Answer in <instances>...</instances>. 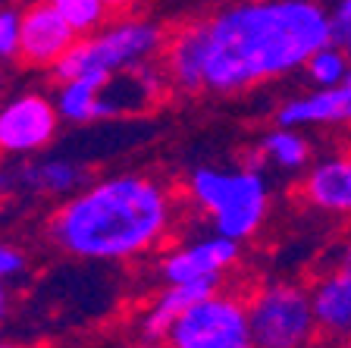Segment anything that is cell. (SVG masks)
<instances>
[{
    "label": "cell",
    "mask_w": 351,
    "mask_h": 348,
    "mask_svg": "<svg viewBox=\"0 0 351 348\" xmlns=\"http://www.w3.org/2000/svg\"><path fill=\"white\" fill-rule=\"evenodd\" d=\"M301 201L323 217H351V154L311 160L301 176Z\"/></svg>",
    "instance_id": "8fae6325"
},
{
    "label": "cell",
    "mask_w": 351,
    "mask_h": 348,
    "mask_svg": "<svg viewBox=\"0 0 351 348\" xmlns=\"http://www.w3.org/2000/svg\"><path fill=\"white\" fill-rule=\"evenodd\" d=\"M167 85V69L154 63H138L129 69H117V73H88L79 79L60 82L57 110L69 123L135 116L160 101Z\"/></svg>",
    "instance_id": "3957f363"
},
{
    "label": "cell",
    "mask_w": 351,
    "mask_h": 348,
    "mask_svg": "<svg viewBox=\"0 0 351 348\" xmlns=\"http://www.w3.org/2000/svg\"><path fill=\"white\" fill-rule=\"evenodd\" d=\"M311 305H314L320 342L339 348H351V279L339 267L320 273L311 283Z\"/></svg>",
    "instance_id": "4fadbf2b"
},
{
    "label": "cell",
    "mask_w": 351,
    "mask_h": 348,
    "mask_svg": "<svg viewBox=\"0 0 351 348\" xmlns=\"http://www.w3.org/2000/svg\"><path fill=\"white\" fill-rule=\"evenodd\" d=\"M257 157L263 163H270V167L282 170V173H304L311 167V160H314V148H311V141L301 129L276 123V129H270L261 138Z\"/></svg>",
    "instance_id": "2e32d148"
},
{
    "label": "cell",
    "mask_w": 351,
    "mask_h": 348,
    "mask_svg": "<svg viewBox=\"0 0 351 348\" xmlns=\"http://www.w3.org/2000/svg\"><path fill=\"white\" fill-rule=\"evenodd\" d=\"M129 348H169L167 342H147V339H141L138 345H129Z\"/></svg>",
    "instance_id": "cb8c5ba5"
},
{
    "label": "cell",
    "mask_w": 351,
    "mask_h": 348,
    "mask_svg": "<svg viewBox=\"0 0 351 348\" xmlns=\"http://www.w3.org/2000/svg\"><path fill=\"white\" fill-rule=\"evenodd\" d=\"M85 170L66 157L51 160H22L0 170V192H22L38 198H63L82 189Z\"/></svg>",
    "instance_id": "7c38bea8"
},
{
    "label": "cell",
    "mask_w": 351,
    "mask_h": 348,
    "mask_svg": "<svg viewBox=\"0 0 351 348\" xmlns=\"http://www.w3.org/2000/svg\"><path fill=\"white\" fill-rule=\"evenodd\" d=\"M0 348H13V345H7V342H0Z\"/></svg>",
    "instance_id": "d4e9b609"
},
{
    "label": "cell",
    "mask_w": 351,
    "mask_h": 348,
    "mask_svg": "<svg viewBox=\"0 0 351 348\" xmlns=\"http://www.w3.org/2000/svg\"><path fill=\"white\" fill-rule=\"evenodd\" d=\"M47 3H53L79 35L97 32L104 25V19H107V7L101 0H47Z\"/></svg>",
    "instance_id": "ac0fdd59"
},
{
    "label": "cell",
    "mask_w": 351,
    "mask_h": 348,
    "mask_svg": "<svg viewBox=\"0 0 351 348\" xmlns=\"http://www.w3.org/2000/svg\"><path fill=\"white\" fill-rule=\"evenodd\" d=\"M163 342L169 348H257L248 320V298L217 289L176 320Z\"/></svg>",
    "instance_id": "52a82bcc"
},
{
    "label": "cell",
    "mask_w": 351,
    "mask_h": 348,
    "mask_svg": "<svg viewBox=\"0 0 351 348\" xmlns=\"http://www.w3.org/2000/svg\"><path fill=\"white\" fill-rule=\"evenodd\" d=\"M239 261V242L226 235H207L189 245L169 251L160 261L163 283H197V279H219L232 264Z\"/></svg>",
    "instance_id": "9c48e42d"
},
{
    "label": "cell",
    "mask_w": 351,
    "mask_h": 348,
    "mask_svg": "<svg viewBox=\"0 0 351 348\" xmlns=\"http://www.w3.org/2000/svg\"><path fill=\"white\" fill-rule=\"evenodd\" d=\"M101 3H104L107 10H123V7H129L132 0H101Z\"/></svg>",
    "instance_id": "603a6c76"
},
{
    "label": "cell",
    "mask_w": 351,
    "mask_h": 348,
    "mask_svg": "<svg viewBox=\"0 0 351 348\" xmlns=\"http://www.w3.org/2000/svg\"><path fill=\"white\" fill-rule=\"evenodd\" d=\"M22 270H25V257H22L19 248L0 245V317H3L10 308V289H7L10 279L19 276Z\"/></svg>",
    "instance_id": "d6986e66"
},
{
    "label": "cell",
    "mask_w": 351,
    "mask_h": 348,
    "mask_svg": "<svg viewBox=\"0 0 351 348\" xmlns=\"http://www.w3.org/2000/svg\"><path fill=\"white\" fill-rule=\"evenodd\" d=\"M329 22H332V41L351 51V0H336L329 7Z\"/></svg>",
    "instance_id": "44dd1931"
},
{
    "label": "cell",
    "mask_w": 351,
    "mask_h": 348,
    "mask_svg": "<svg viewBox=\"0 0 351 348\" xmlns=\"http://www.w3.org/2000/svg\"><path fill=\"white\" fill-rule=\"evenodd\" d=\"M79 41V32L63 19L53 3L41 0L22 13V51L19 57L32 66H57L63 54Z\"/></svg>",
    "instance_id": "30bf717a"
},
{
    "label": "cell",
    "mask_w": 351,
    "mask_h": 348,
    "mask_svg": "<svg viewBox=\"0 0 351 348\" xmlns=\"http://www.w3.org/2000/svg\"><path fill=\"white\" fill-rule=\"evenodd\" d=\"M60 126L57 101L44 95H19L0 107V151L3 154H35L53 141Z\"/></svg>",
    "instance_id": "ba28073f"
},
{
    "label": "cell",
    "mask_w": 351,
    "mask_h": 348,
    "mask_svg": "<svg viewBox=\"0 0 351 348\" xmlns=\"http://www.w3.org/2000/svg\"><path fill=\"white\" fill-rule=\"evenodd\" d=\"M248 320L257 348H314L320 342L311 286L270 279L248 295Z\"/></svg>",
    "instance_id": "8992f818"
},
{
    "label": "cell",
    "mask_w": 351,
    "mask_h": 348,
    "mask_svg": "<svg viewBox=\"0 0 351 348\" xmlns=\"http://www.w3.org/2000/svg\"><path fill=\"white\" fill-rule=\"evenodd\" d=\"M336 267H339V270H342V273H345V276H348V279H351V239H348V242H345V245H342V248H339Z\"/></svg>",
    "instance_id": "7402d4cb"
},
{
    "label": "cell",
    "mask_w": 351,
    "mask_h": 348,
    "mask_svg": "<svg viewBox=\"0 0 351 348\" xmlns=\"http://www.w3.org/2000/svg\"><path fill=\"white\" fill-rule=\"evenodd\" d=\"M22 51V16L16 10H0V60H13Z\"/></svg>",
    "instance_id": "ffe728a7"
},
{
    "label": "cell",
    "mask_w": 351,
    "mask_h": 348,
    "mask_svg": "<svg viewBox=\"0 0 351 348\" xmlns=\"http://www.w3.org/2000/svg\"><path fill=\"white\" fill-rule=\"evenodd\" d=\"M173 201L154 176L119 173L79 189L53 213L51 239L82 261H132L167 235Z\"/></svg>",
    "instance_id": "7a4b0ae2"
},
{
    "label": "cell",
    "mask_w": 351,
    "mask_h": 348,
    "mask_svg": "<svg viewBox=\"0 0 351 348\" xmlns=\"http://www.w3.org/2000/svg\"><path fill=\"white\" fill-rule=\"evenodd\" d=\"M279 126L311 129V126H351V82L329 88H311L295 95L276 110Z\"/></svg>",
    "instance_id": "5bb4252c"
},
{
    "label": "cell",
    "mask_w": 351,
    "mask_h": 348,
    "mask_svg": "<svg viewBox=\"0 0 351 348\" xmlns=\"http://www.w3.org/2000/svg\"><path fill=\"white\" fill-rule=\"evenodd\" d=\"M219 289V279H197V283H169L163 286V292L151 301L145 314L138 320V333L147 342H163L167 333L173 329V323L189 311L191 305H197L201 298L213 295Z\"/></svg>",
    "instance_id": "9a60e30c"
},
{
    "label": "cell",
    "mask_w": 351,
    "mask_h": 348,
    "mask_svg": "<svg viewBox=\"0 0 351 348\" xmlns=\"http://www.w3.org/2000/svg\"><path fill=\"white\" fill-rule=\"evenodd\" d=\"M301 73L307 76V82L314 88H329V85H342L351 76V51L342 47V44H326L314 57L304 63Z\"/></svg>",
    "instance_id": "e0dca14e"
},
{
    "label": "cell",
    "mask_w": 351,
    "mask_h": 348,
    "mask_svg": "<svg viewBox=\"0 0 351 348\" xmlns=\"http://www.w3.org/2000/svg\"><path fill=\"white\" fill-rule=\"evenodd\" d=\"M348 82H351V76H348Z\"/></svg>",
    "instance_id": "484cf974"
},
{
    "label": "cell",
    "mask_w": 351,
    "mask_h": 348,
    "mask_svg": "<svg viewBox=\"0 0 351 348\" xmlns=\"http://www.w3.org/2000/svg\"><path fill=\"white\" fill-rule=\"evenodd\" d=\"M326 44L332 22L320 0H239L179 32L163 69L189 95H241L304 69Z\"/></svg>",
    "instance_id": "6da1fadb"
},
{
    "label": "cell",
    "mask_w": 351,
    "mask_h": 348,
    "mask_svg": "<svg viewBox=\"0 0 351 348\" xmlns=\"http://www.w3.org/2000/svg\"><path fill=\"white\" fill-rule=\"evenodd\" d=\"M191 201L207 213L213 229L226 239H251L270 211V185L261 167H197L189 176Z\"/></svg>",
    "instance_id": "277c9868"
},
{
    "label": "cell",
    "mask_w": 351,
    "mask_h": 348,
    "mask_svg": "<svg viewBox=\"0 0 351 348\" xmlns=\"http://www.w3.org/2000/svg\"><path fill=\"white\" fill-rule=\"evenodd\" d=\"M163 44H167V38H163V29L157 22H110L107 29L91 32L82 41H75L63 54V60L53 66V76H57V82H69L88 73H117V69H129L138 63H151L163 51Z\"/></svg>",
    "instance_id": "5b68a950"
}]
</instances>
